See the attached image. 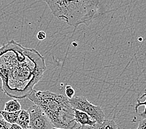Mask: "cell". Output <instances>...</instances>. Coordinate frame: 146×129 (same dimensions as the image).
Wrapping results in <instances>:
<instances>
[{
    "label": "cell",
    "mask_w": 146,
    "mask_h": 129,
    "mask_svg": "<svg viewBox=\"0 0 146 129\" xmlns=\"http://www.w3.org/2000/svg\"><path fill=\"white\" fill-rule=\"evenodd\" d=\"M46 69L45 58L36 49L14 40L0 47V78L3 92L9 97H27Z\"/></svg>",
    "instance_id": "obj_1"
},
{
    "label": "cell",
    "mask_w": 146,
    "mask_h": 129,
    "mask_svg": "<svg viewBox=\"0 0 146 129\" xmlns=\"http://www.w3.org/2000/svg\"><path fill=\"white\" fill-rule=\"evenodd\" d=\"M27 98L42 109L53 127L65 129L78 127L74 109L67 97L49 91L33 89Z\"/></svg>",
    "instance_id": "obj_2"
},
{
    "label": "cell",
    "mask_w": 146,
    "mask_h": 129,
    "mask_svg": "<svg viewBox=\"0 0 146 129\" xmlns=\"http://www.w3.org/2000/svg\"><path fill=\"white\" fill-rule=\"evenodd\" d=\"M53 15L59 20L75 27L79 26L73 0H44Z\"/></svg>",
    "instance_id": "obj_3"
},
{
    "label": "cell",
    "mask_w": 146,
    "mask_h": 129,
    "mask_svg": "<svg viewBox=\"0 0 146 129\" xmlns=\"http://www.w3.org/2000/svg\"><path fill=\"white\" fill-rule=\"evenodd\" d=\"M71 106L74 109L81 110L88 114L97 123H101L105 120V115L102 107L90 103L86 97L82 96H75L68 99Z\"/></svg>",
    "instance_id": "obj_4"
},
{
    "label": "cell",
    "mask_w": 146,
    "mask_h": 129,
    "mask_svg": "<svg viewBox=\"0 0 146 129\" xmlns=\"http://www.w3.org/2000/svg\"><path fill=\"white\" fill-rule=\"evenodd\" d=\"M78 24H88L98 11L99 0H73Z\"/></svg>",
    "instance_id": "obj_5"
},
{
    "label": "cell",
    "mask_w": 146,
    "mask_h": 129,
    "mask_svg": "<svg viewBox=\"0 0 146 129\" xmlns=\"http://www.w3.org/2000/svg\"><path fill=\"white\" fill-rule=\"evenodd\" d=\"M30 116L29 129H52L50 120L40 107L34 104L28 109Z\"/></svg>",
    "instance_id": "obj_6"
},
{
    "label": "cell",
    "mask_w": 146,
    "mask_h": 129,
    "mask_svg": "<svg viewBox=\"0 0 146 129\" xmlns=\"http://www.w3.org/2000/svg\"><path fill=\"white\" fill-rule=\"evenodd\" d=\"M74 118L76 123L83 126L95 127L97 123L88 114L79 110L74 109Z\"/></svg>",
    "instance_id": "obj_7"
},
{
    "label": "cell",
    "mask_w": 146,
    "mask_h": 129,
    "mask_svg": "<svg viewBox=\"0 0 146 129\" xmlns=\"http://www.w3.org/2000/svg\"><path fill=\"white\" fill-rule=\"evenodd\" d=\"M30 116L28 110L21 109L20 111L17 123L23 129H29Z\"/></svg>",
    "instance_id": "obj_8"
},
{
    "label": "cell",
    "mask_w": 146,
    "mask_h": 129,
    "mask_svg": "<svg viewBox=\"0 0 146 129\" xmlns=\"http://www.w3.org/2000/svg\"><path fill=\"white\" fill-rule=\"evenodd\" d=\"M20 111L21 110L17 111V112H10L5 110H0V116H1L9 124H16Z\"/></svg>",
    "instance_id": "obj_9"
},
{
    "label": "cell",
    "mask_w": 146,
    "mask_h": 129,
    "mask_svg": "<svg viewBox=\"0 0 146 129\" xmlns=\"http://www.w3.org/2000/svg\"><path fill=\"white\" fill-rule=\"evenodd\" d=\"M21 110V105L18 100L17 99H13L9 100L5 103V111L10 112H17Z\"/></svg>",
    "instance_id": "obj_10"
},
{
    "label": "cell",
    "mask_w": 146,
    "mask_h": 129,
    "mask_svg": "<svg viewBox=\"0 0 146 129\" xmlns=\"http://www.w3.org/2000/svg\"><path fill=\"white\" fill-rule=\"evenodd\" d=\"M94 129H117V127L113 120L105 119L102 122L96 123Z\"/></svg>",
    "instance_id": "obj_11"
},
{
    "label": "cell",
    "mask_w": 146,
    "mask_h": 129,
    "mask_svg": "<svg viewBox=\"0 0 146 129\" xmlns=\"http://www.w3.org/2000/svg\"><path fill=\"white\" fill-rule=\"evenodd\" d=\"M146 97V92H145L144 94H143L141 96V99L143 98V97ZM142 106H145V109L143 112H142L141 113L139 114L140 116L142 117L143 118H146V99L144 101V102H141L139 99H137V103L135 104V111L136 113H138V109L139 107Z\"/></svg>",
    "instance_id": "obj_12"
},
{
    "label": "cell",
    "mask_w": 146,
    "mask_h": 129,
    "mask_svg": "<svg viewBox=\"0 0 146 129\" xmlns=\"http://www.w3.org/2000/svg\"><path fill=\"white\" fill-rule=\"evenodd\" d=\"M75 89L70 85H67L65 87V95L67 96V98L71 99L73 97L75 96Z\"/></svg>",
    "instance_id": "obj_13"
},
{
    "label": "cell",
    "mask_w": 146,
    "mask_h": 129,
    "mask_svg": "<svg viewBox=\"0 0 146 129\" xmlns=\"http://www.w3.org/2000/svg\"><path fill=\"white\" fill-rule=\"evenodd\" d=\"M11 124L6 122L3 118H0V129H9Z\"/></svg>",
    "instance_id": "obj_14"
},
{
    "label": "cell",
    "mask_w": 146,
    "mask_h": 129,
    "mask_svg": "<svg viewBox=\"0 0 146 129\" xmlns=\"http://www.w3.org/2000/svg\"><path fill=\"white\" fill-rule=\"evenodd\" d=\"M137 129H146V118H143V119L139 122L138 127Z\"/></svg>",
    "instance_id": "obj_15"
},
{
    "label": "cell",
    "mask_w": 146,
    "mask_h": 129,
    "mask_svg": "<svg viewBox=\"0 0 146 129\" xmlns=\"http://www.w3.org/2000/svg\"><path fill=\"white\" fill-rule=\"evenodd\" d=\"M37 39L39 40H43L46 39V33L44 31H39L37 34Z\"/></svg>",
    "instance_id": "obj_16"
},
{
    "label": "cell",
    "mask_w": 146,
    "mask_h": 129,
    "mask_svg": "<svg viewBox=\"0 0 146 129\" xmlns=\"http://www.w3.org/2000/svg\"><path fill=\"white\" fill-rule=\"evenodd\" d=\"M9 129H23V128L18 124H11V126H10Z\"/></svg>",
    "instance_id": "obj_17"
},
{
    "label": "cell",
    "mask_w": 146,
    "mask_h": 129,
    "mask_svg": "<svg viewBox=\"0 0 146 129\" xmlns=\"http://www.w3.org/2000/svg\"><path fill=\"white\" fill-rule=\"evenodd\" d=\"M75 129H94V127L83 126V125H80L79 127H76Z\"/></svg>",
    "instance_id": "obj_18"
},
{
    "label": "cell",
    "mask_w": 146,
    "mask_h": 129,
    "mask_svg": "<svg viewBox=\"0 0 146 129\" xmlns=\"http://www.w3.org/2000/svg\"><path fill=\"white\" fill-rule=\"evenodd\" d=\"M52 129H65V128H57V127H53Z\"/></svg>",
    "instance_id": "obj_19"
},
{
    "label": "cell",
    "mask_w": 146,
    "mask_h": 129,
    "mask_svg": "<svg viewBox=\"0 0 146 129\" xmlns=\"http://www.w3.org/2000/svg\"><path fill=\"white\" fill-rule=\"evenodd\" d=\"M145 92H146V88H145Z\"/></svg>",
    "instance_id": "obj_20"
}]
</instances>
